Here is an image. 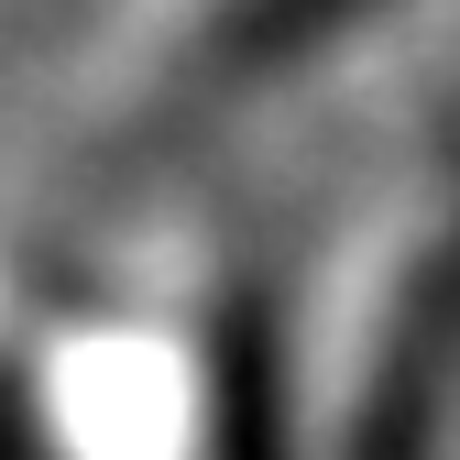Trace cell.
Instances as JSON below:
<instances>
[{"instance_id":"6da1fadb","label":"cell","mask_w":460,"mask_h":460,"mask_svg":"<svg viewBox=\"0 0 460 460\" xmlns=\"http://www.w3.org/2000/svg\"><path fill=\"white\" fill-rule=\"evenodd\" d=\"M22 394L44 460H285L296 296L219 219H187L33 329Z\"/></svg>"},{"instance_id":"7a4b0ae2","label":"cell","mask_w":460,"mask_h":460,"mask_svg":"<svg viewBox=\"0 0 460 460\" xmlns=\"http://www.w3.org/2000/svg\"><path fill=\"white\" fill-rule=\"evenodd\" d=\"M460 384V99L406 121L296 285V449L428 460Z\"/></svg>"},{"instance_id":"3957f363","label":"cell","mask_w":460,"mask_h":460,"mask_svg":"<svg viewBox=\"0 0 460 460\" xmlns=\"http://www.w3.org/2000/svg\"><path fill=\"white\" fill-rule=\"evenodd\" d=\"M362 12L373 0H121V22L66 77V164L77 176H154L230 99L307 66Z\"/></svg>"},{"instance_id":"277c9868","label":"cell","mask_w":460,"mask_h":460,"mask_svg":"<svg viewBox=\"0 0 460 460\" xmlns=\"http://www.w3.org/2000/svg\"><path fill=\"white\" fill-rule=\"evenodd\" d=\"M438 12H449V99H460V0H438Z\"/></svg>"}]
</instances>
